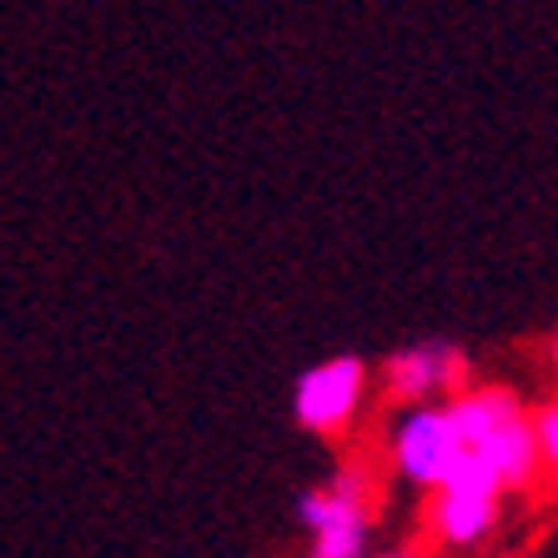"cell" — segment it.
I'll return each mask as SVG.
<instances>
[{"instance_id": "1", "label": "cell", "mask_w": 558, "mask_h": 558, "mask_svg": "<svg viewBox=\"0 0 558 558\" xmlns=\"http://www.w3.org/2000/svg\"><path fill=\"white\" fill-rule=\"evenodd\" d=\"M463 453V438L453 428V413H448V398L442 403H413L392 417L388 428V458L392 473L413 488H438L448 478V468Z\"/></svg>"}, {"instance_id": "2", "label": "cell", "mask_w": 558, "mask_h": 558, "mask_svg": "<svg viewBox=\"0 0 558 558\" xmlns=\"http://www.w3.org/2000/svg\"><path fill=\"white\" fill-rule=\"evenodd\" d=\"M367 363L357 352H338V357H323L298 377L292 388V417H298L307 433L317 438H338L357 423L367 403Z\"/></svg>"}, {"instance_id": "3", "label": "cell", "mask_w": 558, "mask_h": 558, "mask_svg": "<svg viewBox=\"0 0 558 558\" xmlns=\"http://www.w3.org/2000/svg\"><path fill=\"white\" fill-rule=\"evenodd\" d=\"M468 377V357L458 342H442V338H423V342H408V348L388 352L383 363V388H388L392 403H442L463 388Z\"/></svg>"}, {"instance_id": "4", "label": "cell", "mask_w": 558, "mask_h": 558, "mask_svg": "<svg viewBox=\"0 0 558 558\" xmlns=\"http://www.w3.org/2000/svg\"><path fill=\"white\" fill-rule=\"evenodd\" d=\"M498 513H504V498L498 494L438 483V488H428L423 529H428V538L442 548H478L483 538L498 529Z\"/></svg>"}, {"instance_id": "5", "label": "cell", "mask_w": 558, "mask_h": 558, "mask_svg": "<svg viewBox=\"0 0 558 558\" xmlns=\"http://www.w3.org/2000/svg\"><path fill=\"white\" fill-rule=\"evenodd\" d=\"M292 513H298V523L307 533L332 529V523L373 519V483H367V468H357V463L332 468L323 483L302 488L298 504H292Z\"/></svg>"}, {"instance_id": "6", "label": "cell", "mask_w": 558, "mask_h": 558, "mask_svg": "<svg viewBox=\"0 0 558 558\" xmlns=\"http://www.w3.org/2000/svg\"><path fill=\"white\" fill-rule=\"evenodd\" d=\"M367 538H373V519L332 523L307 533V558H367Z\"/></svg>"}, {"instance_id": "7", "label": "cell", "mask_w": 558, "mask_h": 558, "mask_svg": "<svg viewBox=\"0 0 558 558\" xmlns=\"http://www.w3.org/2000/svg\"><path fill=\"white\" fill-rule=\"evenodd\" d=\"M533 438H538V468H548L558 478V398L533 417Z\"/></svg>"}, {"instance_id": "8", "label": "cell", "mask_w": 558, "mask_h": 558, "mask_svg": "<svg viewBox=\"0 0 558 558\" xmlns=\"http://www.w3.org/2000/svg\"><path fill=\"white\" fill-rule=\"evenodd\" d=\"M367 558H423V554H408V548H392V554H367Z\"/></svg>"}, {"instance_id": "9", "label": "cell", "mask_w": 558, "mask_h": 558, "mask_svg": "<svg viewBox=\"0 0 558 558\" xmlns=\"http://www.w3.org/2000/svg\"><path fill=\"white\" fill-rule=\"evenodd\" d=\"M554 352H558V348H554Z\"/></svg>"}]
</instances>
